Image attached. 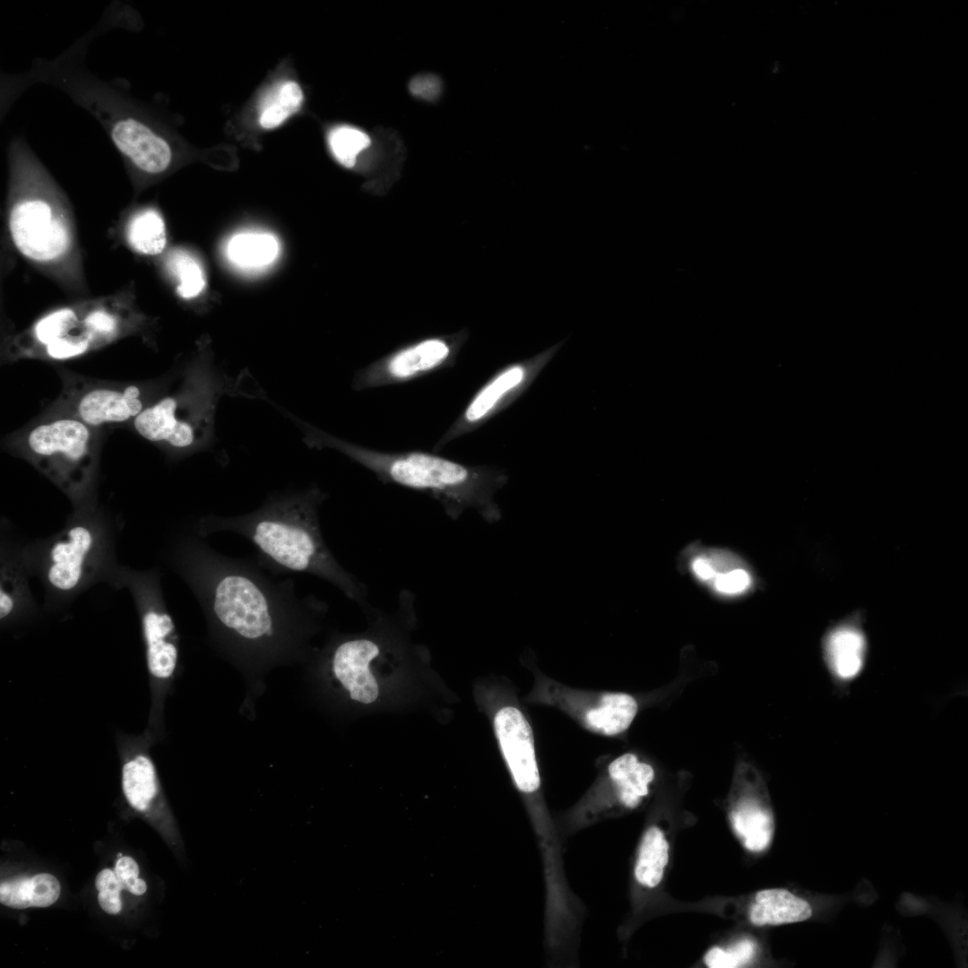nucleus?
<instances>
[{"instance_id":"nucleus-1","label":"nucleus","mask_w":968,"mask_h":968,"mask_svg":"<svg viewBox=\"0 0 968 968\" xmlns=\"http://www.w3.org/2000/svg\"><path fill=\"white\" fill-rule=\"evenodd\" d=\"M178 552L204 613L208 643L241 675L238 711L254 721L267 676L309 656L310 638L328 605L313 594L299 595L292 578L272 573L255 556H226L197 538L182 541Z\"/></svg>"},{"instance_id":"nucleus-2","label":"nucleus","mask_w":968,"mask_h":968,"mask_svg":"<svg viewBox=\"0 0 968 968\" xmlns=\"http://www.w3.org/2000/svg\"><path fill=\"white\" fill-rule=\"evenodd\" d=\"M327 497L315 483L301 489L275 492L252 512L203 517L200 533L238 535L255 547V557L272 573L315 575L366 606V585L339 562L324 540L319 509Z\"/></svg>"},{"instance_id":"nucleus-3","label":"nucleus","mask_w":968,"mask_h":968,"mask_svg":"<svg viewBox=\"0 0 968 968\" xmlns=\"http://www.w3.org/2000/svg\"><path fill=\"white\" fill-rule=\"evenodd\" d=\"M298 421L304 443L308 447L335 450L370 471L384 484L428 495L439 503L451 520L457 521L468 509L475 510L488 523H495L502 517L495 499L497 492L509 480L502 468L464 464L436 452L376 450Z\"/></svg>"},{"instance_id":"nucleus-4","label":"nucleus","mask_w":968,"mask_h":968,"mask_svg":"<svg viewBox=\"0 0 968 968\" xmlns=\"http://www.w3.org/2000/svg\"><path fill=\"white\" fill-rule=\"evenodd\" d=\"M89 39L79 40L54 60L39 59L25 75L13 78L4 93L11 100L36 82L55 86L100 124L118 152L139 172L152 176L164 172L173 150L151 122L141 100L112 82L91 73L84 65Z\"/></svg>"},{"instance_id":"nucleus-5","label":"nucleus","mask_w":968,"mask_h":968,"mask_svg":"<svg viewBox=\"0 0 968 968\" xmlns=\"http://www.w3.org/2000/svg\"><path fill=\"white\" fill-rule=\"evenodd\" d=\"M529 661L525 659L533 684L523 698L525 703L557 709L595 735L618 737L631 726L639 711L635 696L573 687L544 674Z\"/></svg>"},{"instance_id":"nucleus-6","label":"nucleus","mask_w":968,"mask_h":968,"mask_svg":"<svg viewBox=\"0 0 968 968\" xmlns=\"http://www.w3.org/2000/svg\"><path fill=\"white\" fill-rule=\"evenodd\" d=\"M141 628L151 696L145 729L159 743L166 737V700L174 692L181 665L177 628L157 592L142 607Z\"/></svg>"},{"instance_id":"nucleus-7","label":"nucleus","mask_w":968,"mask_h":968,"mask_svg":"<svg viewBox=\"0 0 968 968\" xmlns=\"http://www.w3.org/2000/svg\"><path fill=\"white\" fill-rule=\"evenodd\" d=\"M566 340L496 370L436 442L433 452L438 453L454 440L477 430L514 403L531 387Z\"/></svg>"},{"instance_id":"nucleus-8","label":"nucleus","mask_w":968,"mask_h":968,"mask_svg":"<svg viewBox=\"0 0 968 968\" xmlns=\"http://www.w3.org/2000/svg\"><path fill=\"white\" fill-rule=\"evenodd\" d=\"M91 433L81 419H59L33 428L28 445L53 478L66 488L84 482L93 457Z\"/></svg>"},{"instance_id":"nucleus-9","label":"nucleus","mask_w":968,"mask_h":968,"mask_svg":"<svg viewBox=\"0 0 968 968\" xmlns=\"http://www.w3.org/2000/svg\"><path fill=\"white\" fill-rule=\"evenodd\" d=\"M465 333L456 339L428 338L401 348L357 370L351 388L357 392L409 383L454 366Z\"/></svg>"},{"instance_id":"nucleus-10","label":"nucleus","mask_w":968,"mask_h":968,"mask_svg":"<svg viewBox=\"0 0 968 968\" xmlns=\"http://www.w3.org/2000/svg\"><path fill=\"white\" fill-rule=\"evenodd\" d=\"M498 746L516 789L532 799L541 786L535 738L526 710L514 693L507 696L493 713Z\"/></svg>"},{"instance_id":"nucleus-11","label":"nucleus","mask_w":968,"mask_h":968,"mask_svg":"<svg viewBox=\"0 0 968 968\" xmlns=\"http://www.w3.org/2000/svg\"><path fill=\"white\" fill-rule=\"evenodd\" d=\"M42 194H23L10 213V231L19 251L26 257L48 262L62 256L70 236L53 203Z\"/></svg>"},{"instance_id":"nucleus-12","label":"nucleus","mask_w":968,"mask_h":968,"mask_svg":"<svg viewBox=\"0 0 968 968\" xmlns=\"http://www.w3.org/2000/svg\"><path fill=\"white\" fill-rule=\"evenodd\" d=\"M158 743L153 735L144 730L140 734L124 731L116 733V744L122 762V790L128 804L135 810L146 812L166 808L155 765L150 750Z\"/></svg>"},{"instance_id":"nucleus-13","label":"nucleus","mask_w":968,"mask_h":968,"mask_svg":"<svg viewBox=\"0 0 968 968\" xmlns=\"http://www.w3.org/2000/svg\"><path fill=\"white\" fill-rule=\"evenodd\" d=\"M381 647L376 639L367 636H341L327 647V668L350 700L371 704L377 698L378 686L369 665L380 654Z\"/></svg>"},{"instance_id":"nucleus-14","label":"nucleus","mask_w":968,"mask_h":968,"mask_svg":"<svg viewBox=\"0 0 968 968\" xmlns=\"http://www.w3.org/2000/svg\"><path fill=\"white\" fill-rule=\"evenodd\" d=\"M94 548L95 537L90 527L84 524L70 527L48 551V583L64 592L77 587L91 565Z\"/></svg>"},{"instance_id":"nucleus-15","label":"nucleus","mask_w":968,"mask_h":968,"mask_svg":"<svg viewBox=\"0 0 968 968\" xmlns=\"http://www.w3.org/2000/svg\"><path fill=\"white\" fill-rule=\"evenodd\" d=\"M140 396L141 390L135 385H128L122 390L94 389L81 399L79 418L91 427L127 421L143 410Z\"/></svg>"},{"instance_id":"nucleus-16","label":"nucleus","mask_w":968,"mask_h":968,"mask_svg":"<svg viewBox=\"0 0 968 968\" xmlns=\"http://www.w3.org/2000/svg\"><path fill=\"white\" fill-rule=\"evenodd\" d=\"M607 785L617 800L627 808H635L649 794V785L655 772L647 762L633 752L613 758L606 767Z\"/></svg>"},{"instance_id":"nucleus-17","label":"nucleus","mask_w":968,"mask_h":968,"mask_svg":"<svg viewBox=\"0 0 968 968\" xmlns=\"http://www.w3.org/2000/svg\"><path fill=\"white\" fill-rule=\"evenodd\" d=\"M824 651L832 674L841 681H849L863 668L866 654L864 635L855 626H838L828 633Z\"/></svg>"},{"instance_id":"nucleus-18","label":"nucleus","mask_w":968,"mask_h":968,"mask_svg":"<svg viewBox=\"0 0 968 968\" xmlns=\"http://www.w3.org/2000/svg\"><path fill=\"white\" fill-rule=\"evenodd\" d=\"M812 915L810 904L783 888H771L756 893L749 909L755 926L782 925L804 921Z\"/></svg>"},{"instance_id":"nucleus-19","label":"nucleus","mask_w":968,"mask_h":968,"mask_svg":"<svg viewBox=\"0 0 968 968\" xmlns=\"http://www.w3.org/2000/svg\"><path fill=\"white\" fill-rule=\"evenodd\" d=\"M280 244L272 233L246 230L236 233L227 242L226 255L235 266L247 271L265 268L278 257Z\"/></svg>"},{"instance_id":"nucleus-20","label":"nucleus","mask_w":968,"mask_h":968,"mask_svg":"<svg viewBox=\"0 0 968 968\" xmlns=\"http://www.w3.org/2000/svg\"><path fill=\"white\" fill-rule=\"evenodd\" d=\"M730 820L747 850L760 852L769 847L774 823L771 812L761 804L750 799L739 801L730 811Z\"/></svg>"},{"instance_id":"nucleus-21","label":"nucleus","mask_w":968,"mask_h":968,"mask_svg":"<svg viewBox=\"0 0 968 968\" xmlns=\"http://www.w3.org/2000/svg\"><path fill=\"white\" fill-rule=\"evenodd\" d=\"M669 861V843L658 826H651L644 833L635 865L634 874L642 886L653 888L663 877Z\"/></svg>"},{"instance_id":"nucleus-22","label":"nucleus","mask_w":968,"mask_h":968,"mask_svg":"<svg viewBox=\"0 0 968 968\" xmlns=\"http://www.w3.org/2000/svg\"><path fill=\"white\" fill-rule=\"evenodd\" d=\"M303 91L294 81H282L264 96L259 109L258 121L264 129L280 126L298 111L303 102Z\"/></svg>"},{"instance_id":"nucleus-23","label":"nucleus","mask_w":968,"mask_h":968,"mask_svg":"<svg viewBox=\"0 0 968 968\" xmlns=\"http://www.w3.org/2000/svg\"><path fill=\"white\" fill-rule=\"evenodd\" d=\"M126 236L134 250L148 255L160 254L167 243L164 220L152 208L134 214L128 223Z\"/></svg>"},{"instance_id":"nucleus-24","label":"nucleus","mask_w":968,"mask_h":968,"mask_svg":"<svg viewBox=\"0 0 968 968\" xmlns=\"http://www.w3.org/2000/svg\"><path fill=\"white\" fill-rule=\"evenodd\" d=\"M169 271L178 281L177 294L190 299L201 294L205 287V278L200 264L186 251L173 250L167 258Z\"/></svg>"},{"instance_id":"nucleus-25","label":"nucleus","mask_w":968,"mask_h":968,"mask_svg":"<svg viewBox=\"0 0 968 968\" xmlns=\"http://www.w3.org/2000/svg\"><path fill=\"white\" fill-rule=\"evenodd\" d=\"M370 143L365 132L350 125L335 126L328 134V144L333 155L346 168L354 166L358 155Z\"/></svg>"},{"instance_id":"nucleus-26","label":"nucleus","mask_w":968,"mask_h":968,"mask_svg":"<svg viewBox=\"0 0 968 968\" xmlns=\"http://www.w3.org/2000/svg\"><path fill=\"white\" fill-rule=\"evenodd\" d=\"M75 319L76 315L70 308L56 310L36 324L35 336L40 343L46 346L51 341L64 337L65 333Z\"/></svg>"},{"instance_id":"nucleus-27","label":"nucleus","mask_w":968,"mask_h":968,"mask_svg":"<svg viewBox=\"0 0 968 968\" xmlns=\"http://www.w3.org/2000/svg\"><path fill=\"white\" fill-rule=\"evenodd\" d=\"M29 898L33 907H48L58 899L60 884L52 875L40 873L28 880Z\"/></svg>"},{"instance_id":"nucleus-28","label":"nucleus","mask_w":968,"mask_h":968,"mask_svg":"<svg viewBox=\"0 0 968 968\" xmlns=\"http://www.w3.org/2000/svg\"><path fill=\"white\" fill-rule=\"evenodd\" d=\"M712 583L718 592L735 595L745 592L749 587L751 578L745 569L734 568L720 573Z\"/></svg>"},{"instance_id":"nucleus-29","label":"nucleus","mask_w":968,"mask_h":968,"mask_svg":"<svg viewBox=\"0 0 968 968\" xmlns=\"http://www.w3.org/2000/svg\"><path fill=\"white\" fill-rule=\"evenodd\" d=\"M28 880L29 878L23 877L2 883L0 886L1 903L14 909L30 907Z\"/></svg>"},{"instance_id":"nucleus-30","label":"nucleus","mask_w":968,"mask_h":968,"mask_svg":"<svg viewBox=\"0 0 968 968\" xmlns=\"http://www.w3.org/2000/svg\"><path fill=\"white\" fill-rule=\"evenodd\" d=\"M88 348L89 341L86 339L64 336L46 345V351L53 359H65L82 355Z\"/></svg>"},{"instance_id":"nucleus-31","label":"nucleus","mask_w":968,"mask_h":968,"mask_svg":"<svg viewBox=\"0 0 968 968\" xmlns=\"http://www.w3.org/2000/svg\"><path fill=\"white\" fill-rule=\"evenodd\" d=\"M409 89L414 96L432 100L441 92V82L433 74L418 75L411 81Z\"/></svg>"},{"instance_id":"nucleus-32","label":"nucleus","mask_w":968,"mask_h":968,"mask_svg":"<svg viewBox=\"0 0 968 968\" xmlns=\"http://www.w3.org/2000/svg\"><path fill=\"white\" fill-rule=\"evenodd\" d=\"M85 326L97 334H111L117 327V322L114 315L104 310H94L84 318Z\"/></svg>"},{"instance_id":"nucleus-33","label":"nucleus","mask_w":968,"mask_h":968,"mask_svg":"<svg viewBox=\"0 0 968 968\" xmlns=\"http://www.w3.org/2000/svg\"><path fill=\"white\" fill-rule=\"evenodd\" d=\"M114 871L123 888L128 891L138 878L139 867L131 857L122 856L117 860Z\"/></svg>"},{"instance_id":"nucleus-34","label":"nucleus","mask_w":968,"mask_h":968,"mask_svg":"<svg viewBox=\"0 0 968 968\" xmlns=\"http://www.w3.org/2000/svg\"><path fill=\"white\" fill-rule=\"evenodd\" d=\"M704 961L709 968H736L739 966L737 958L730 949L724 950L718 946L709 949L704 955Z\"/></svg>"},{"instance_id":"nucleus-35","label":"nucleus","mask_w":968,"mask_h":968,"mask_svg":"<svg viewBox=\"0 0 968 968\" xmlns=\"http://www.w3.org/2000/svg\"><path fill=\"white\" fill-rule=\"evenodd\" d=\"M15 592L11 579L4 578L0 589V618L4 620L14 611L16 599Z\"/></svg>"},{"instance_id":"nucleus-36","label":"nucleus","mask_w":968,"mask_h":968,"mask_svg":"<svg viewBox=\"0 0 968 968\" xmlns=\"http://www.w3.org/2000/svg\"><path fill=\"white\" fill-rule=\"evenodd\" d=\"M95 886L97 890L99 891H116L120 892L123 888L122 885L118 881L114 870L105 869L101 870L96 877Z\"/></svg>"},{"instance_id":"nucleus-37","label":"nucleus","mask_w":968,"mask_h":968,"mask_svg":"<svg viewBox=\"0 0 968 968\" xmlns=\"http://www.w3.org/2000/svg\"><path fill=\"white\" fill-rule=\"evenodd\" d=\"M120 893L116 891H99L98 902L101 909L107 913L117 914L122 909Z\"/></svg>"},{"instance_id":"nucleus-38","label":"nucleus","mask_w":968,"mask_h":968,"mask_svg":"<svg viewBox=\"0 0 968 968\" xmlns=\"http://www.w3.org/2000/svg\"><path fill=\"white\" fill-rule=\"evenodd\" d=\"M691 569L700 581L712 583L717 575L706 557L695 558L691 563Z\"/></svg>"},{"instance_id":"nucleus-39","label":"nucleus","mask_w":968,"mask_h":968,"mask_svg":"<svg viewBox=\"0 0 968 968\" xmlns=\"http://www.w3.org/2000/svg\"><path fill=\"white\" fill-rule=\"evenodd\" d=\"M737 958L739 965L748 963L755 955L756 944L749 939H744L735 944L730 949Z\"/></svg>"},{"instance_id":"nucleus-40","label":"nucleus","mask_w":968,"mask_h":968,"mask_svg":"<svg viewBox=\"0 0 968 968\" xmlns=\"http://www.w3.org/2000/svg\"><path fill=\"white\" fill-rule=\"evenodd\" d=\"M147 890V885L144 880L137 878L135 882L129 888V892L135 895H142Z\"/></svg>"},{"instance_id":"nucleus-41","label":"nucleus","mask_w":968,"mask_h":968,"mask_svg":"<svg viewBox=\"0 0 968 968\" xmlns=\"http://www.w3.org/2000/svg\"><path fill=\"white\" fill-rule=\"evenodd\" d=\"M117 856H118V857L120 858V857H122V854H121V853H118V854H117Z\"/></svg>"}]
</instances>
